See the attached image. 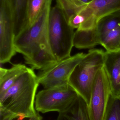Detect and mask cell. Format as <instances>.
<instances>
[{
	"label": "cell",
	"mask_w": 120,
	"mask_h": 120,
	"mask_svg": "<svg viewBox=\"0 0 120 120\" xmlns=\"http://www.w3.org/2000/svg\"><path fill=\"white\" fill-rule=\"evenodd\" d=\"M52 0H46L34 24L15 37L17 52L33 70H42L57 61L49 43V19Z\"/></svg>",
	"instance_id": "obj_1"
},
{
	"label": "cell",
	"mask_w": 120,
	"mask_h": 120,
	"mask_svg": "<svg viewBox=\"0 0 120 120\" xmlns=\"http://www.w3.org/2000/svg\"><path fill=\"white\" fill-rule=\"evenodd\" d=\"M39 83L34 70L29 68L0 96V119L11 116L36 115L34 104Z\"/></svg>",
	"instance_id": "obj_2"
},
{
	"label": "cell",
	"mask_w": 120,
	"mask_h": 120,
	"mask_svg": "<svg viewBox=\"0 0 120 120\" xmlns=\"http://www.w3.org/2000/svg\"><path fill=\"white\" fill-rule=\"evenodd\" d=\"M105 52L92 49L77 66L69 80V84L89 105L92 86L99 70L104 66Z\"/></svg>",
	"instance_id": "obj_3"
},
{
	"label": "cell",
	"mask_w": 120,
	"mask_h": 120,
	"mask_svg": "<svg viewBox=\"0 0 120 120\" xmlns=\"http://www.w3.org/2000/svg\"><path fill=\"white\" fill-rule=\"evenodd\" d=\"M75 32L58 5L51 8L48 26L49 39L57 61L71 56Z\"/></svg>",
	"instance_id": "obj_4"
},
{
	"label": "cell",
	"mask_w": 120,
	"mask_h": 120,
	"mask_svg": "<svg viewBox=\"0 0 120 120\" xmlns=\"http://www.w3.org/2000/svg\"><path fill=\"white\" fill-rule=\"evenodd\" d=\"M85 55L83 53H79L41 70L37 75L39 83L44 89L68 86L69 79L73 71Z\"/></svg>",
	"instance_id": "obj_5"
},
{
	"label": "cell",
	"mask_w": 120,
	"mask_h": 120,
	"mask_svg": "<svg viewBox=\"0 0 120 120\" xmlns=\"http://www.w3.org/2000/svg\"><path fill=\"white\" fill-rule=\"evenodd\" d=\"M78 95L70 85L65 87L44 89L36 95L35 109L42 113L52 111L60 112L70 106Z\"/></svg>",
	"instance_id": "obj_6"
},
{
	"label": "cell",
	"mask_w": 120,
	"mask_h": 120,
	"mask_svg": "<svg viewBox=\"0 0 120 120\" xmlns=\"http://www.w3.org/2000/svg\"><path fill=\"white\" fill-rule=\"evenodd\" d=\"M111 94L110 84L104 66L97 73L88 110L91 120H103Z\"/></svg>",
	"instance_id": "obj_7"
},
{
	"label": "cell",
	"mask_w": 120,
	"mask_h": 120,
	"mask_svg": "<svg viewBox=\"0 0 120 120\" xmlns=\"http://www.w3.org/2000/svg\"><path fill=\"white\" fill-rule=\"evenodd\" d=\"M14 16L8 10L0 13V63H9L16 52L15 46Z\"/></svg>",
	"instance_id": "obj_8"
},
{
	"label": "cell",
	"mask_w": 120,
	"mask_h": 120,
	"mask_svg": "<svg viewBox=\"0 0 120 120\" xmlns=\"http://www.w3.org/2000/svg\"><path fill=\"white\" fill-rule=\"evenodd\" d=\"M104 67L110 81L111 95L120 97V51L105 52Z\"/></svg>",
	"instance_id": "obj_9"
},
{
	"label": "cell",
	"mask_w": 120,
	"mask_h": 120,
	"mask_svg": "<svg viewBox=\"0 0 120 120\" xmlns=\"http://www.w3.org/2000/svg\"><path fill=\"white\" fill-rule=\"evenodd\" d=\"M56 120H91L87 104L78 95L70 106L59 113Z\"/></svg>",
	"instance_id": "obj_10"
},
{
	"label": "cell",
	"mask_w": 120,
	"mask_h": 120,
	"mask_svg": "<svg viewBox=\"0 0 120 120\" xmlns=\"http://www.w3.org/2000/svg\"><path fill=\"white\" fill-rule=\"evenodd\" d=\"M21 64H13L8 69L0 68V96L3 95L29 69Z\"/></svg>",
	"instance_id": "obj_11"
},
{
	"label": "cell",
	"mask_w": 120,
	"mask_h": 120,
	"mask_svg": "<svg viewBox=\"0 0 120 120\" xmlns=\"http://www.w3.org/2000/svg\"><path fill=\"white\" fill-rule=\"evenodd\" d=\"M87 6L98 22L102 18L120 10V0H94Z\"/></svg>",
	"instance_id": "obj_12"
},
{
	"label": "cell",
	"mask_w": 120,
	"mask_h": 120,
	"mask_svg": "<svg viewBox=\"0 0 120 120\" xmlns=\"http://www.w3.org/2000/svg\"><path fill=\"white\" fill-rule=\"evenodd\" d=\"M99 44V37L96 28L90 30H77L75 32L73 45L77 48H91Z\"/></svg>",
	"instance_id": "obj_13"
},
{
	"label": "cell",
	"mask_w": 120,
	"mask_h": 120,
	"mask_svg": "<svg viewBox=\"0 0 120 120\" xmlns=\"http://www.w3.org/2000/svg\"><path fill=\"white\" fill-rule=\"evenodd\" d=\"M14 17V32L15 37L27 27V0H11Z\"/></svg>",
	"instance_id": "obj_14"
},
{
	"label": "cell",
	"mask_w": 120,
	"mask_h": 120,
	"mask_svg": "<svg viewBox=\"0 0 120 120\" xmlns=\"http://www.w3.org/2000/svg\"><path fill=\"white\" fill-rule=\"evenodd\" d=\"M120 27V10L106 15L99 20L96 27L100 37L101 35Z\"/></svg>",
	"instance_id": "obj_15"
},
{
	"label": "cell",
	"mask_w": 120,
	"mask_h": 120,
	"mask_svg": "<svg viewBox=\"0 0 120 120\" xmlns=\"http://www.w3.org/2000/svg\"><path fill=\"white\" fill-rule=\"evenodd\" d=\"M99 44L108 52L120 51V27L102 34L100 37Z\"/></svg>",
	"instance_id": "obj_16"
},
{
	"label": "cell",
	"mask_w": 120,
	"mask_h": 120,
	"mask_svg": "<svg viewBox=\"0 0 120 120\" xmlns=\"http://www.w3.org/2000/svg\"><path fill=\"white\" fill-rule=\"evenodd\" d=\"M45 0H27V27L25 29L31 26L34 24L41 12Z\"/></svg>",
	"instance_id": "obj_17"
},
{
	"label": "cell",
	"mask_w": 120,
	"mask_h": 120,
	"mask_svg": "<svg viewBox=\"0 0 120 120\" xmlns=\"http://www.w3.org/2000/svg\"><path fill=\"white\" fill-rule=\"evenodd\" d=\"M56 2L67 21L85 7L80 6L75 0H56Z\"/></svg>",
	"instance_id": "obj_18"
},
{
	"label": "cell",
	"mask_w": 120,
	"mask_h": 120,
	"mask_svg": "<svg viewBox=\"0 0 120 120\" xmlns=\"http://www.w3.org/2000/svg\"><path fill=\"white\" fill-rule=\"evenodd\" d=\"M103 120H120V97L111 94Z\"/></svg>",
	"instance_id": "obj_19"
},
{
	"label": "cell",
	"mask_w": 120,
	"mask_h": 120,
	"mask_svg": "<svg viewBox=\"0 0 120 120\" xmlns=\"http://www.w3.org/2000/svg\"><path fill=\"white\" fill-rule=\"evenodd\" d=\"M42 117L38 113L36 115L32 117L23 116H12L1 120H42Z\"/></svg>",
	"instance_id": "obj_20"
},
{
	"label": "cell",
	"mask_w": 120,
	"mask_h": 120,
	"mask_svg": "<svg viewBox=\"0 0 120 120\" xmlns=\"http://www.w3.org/2000/svg\"><path fill=\"white\" fill-rule=\"evenodd\" d=\"M77 4L82 6H85L93 1L94 0H75Z\"/></svg>",
	"instance_id": "obj_21"
}]
</instances>
